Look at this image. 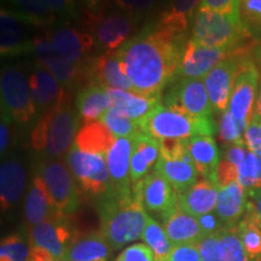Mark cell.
Here are the masks:
<instances>
[{"label":"cell","mask_w":261,"mask_h":261,"mask_svg":"<svg viewBox=\"0 0 261 261\" xmlns=\"http://www.w3.org/2000/svg\"><path fill=\"white\" fill-rule=\"evenodd\" d=\"M185 35H174L160 25L145 28L115 51L135 93L160 96L175 80L184 54Z\"/></svg>","instance_id":"6da1fadb"},{"label":"cell","mask_w":261,"mask_h":261,"mask_svg":"<svg viewBox=\"0 0 261 261\" xmlns=\"http://www.w3.org/2000/svg\"><path fill=\"white\" fill-rule=\"evenodd\" d=\"M100 233L110 246L120 249L143 237L149 215L135 192L119 194L109 190L98 203Z\"/></svg>","instance_id":"7a4b0ae2"},{"label":"cell","mask_w":261,"mask_h":261,"mask_svg":"<svg viewBox=\"0 0 261 261\" xmlns=\"http://www.w3.org/2000/svg\"><path fill=\"white\" fill-rule=\"evenodd\" d=\"M79 114L73 109L69 93L57 106L41 113L31 133L33 148L48 158H57L69 151L79 128Z\"/></svg>","instance_id":"3957f363"},{"label":"cell","mask_w":261,"mask_h":261,"mask_svg":"<svg viewBox=\"0 0 261 261\" xmlns=\"http://www.w3.org/2000/svg\"><path fill=\"white\" fill-rule=\"evenodd\" d=\"M252 35L243 25L241 16L198 9L192 25V39L208 47L234 51L247 46Z\"/></svg>","instance_id":"277c9868"},{"label":"cell","mask_w":261,"mask_h":261,"mask_svg":"<svg viewBox=\"0 0 261 261\" xmlns=\"http://www.w3.org/2000/svg\"><path fill=\"white\" fill-rule=\"evenodd\" d=\"M140 123L142 132L156 139L188 140L194 137H213L215 125L213 117H194L173 112L159 104Z\"/></svg>","instance_id":"5b68a950"},{"label":"cell","mask_w":261,"mask_h":261,"mask_svg":"<svg viewBox=\"0 0 261 261\" xmlns=\"http://www.w3.org/2000/svg\"><path fill=\"white\" fill-rule=\"evenodd\" d=\"M3 114L21 125H27L37 115L38 109L32 98L31 85L18 68L3 69L0 76Z\"/></svg>","instance_id":"8992f818"},{"label":"cell","mask_w":261,"mask_h":261,"mask_svg":"<svg viewBox=\"0 0 261 261\" xmlns=\"http://www.w3.org/2000/svg\"><path fill=\"white\" fill-rule=\"evenodd\" d=\"M71 174L84 192L92 196H104L112 188L107 155L83 151L73 144L67 155Z\"/></svg>","instance_id":"52a82bcc"},{"label":"cell","mask_w":261,"mask_h":261,"mask_svg":"<svg viewBox=\"0 0 261 261\" xmlns=\"http://www.w3.org/2000/svg\"><path fill=\"white\" fill-rule=\"evenodd\" d=\"M259 69L252 54L247 55L241 63L228 104V112L238 122L243 135L253 120L254 106L259 89Z\"/></svg>","instance_id":"ba28073f"},{"label":"cell","mask_w":261,"mask_h":261,"mask_svg":"<svg viewBox=\"0 0 261 261\" xmlns=\"http://www.w3.org/2000/svg\"><path fill=\"white\" fill-rule=\"evenodd\" d=\"M254 46L255 45H247V46L238 48L230 57L215 65L203 77L211 104L217 112H226L241 63L247 55L252 54L250 51H253Z\"/></svg>","instance_id":"9c48e42d"},{"label":"cell","mask_w":261,"mask_h":261,"mask_svg":"<svg viewBox=\"0 0 261 261\" xmlns=\"http://www.w3.org/2000/svg\"><path fill=\"white\" fill-rule=\"evenodd\" d=\"M33 52L39 64L50 70L63 87H83L91 81L89 67H81L62 57L52 44L51 35L34 37Z\"/></svg>","instance_id":"30bf717a"},{"label":"cell","mask_w":261,"mask_h":261,"mask_svg":"<svg viewBox=\"0 0 261 261\" xmlns=\"http://www.w3.org/2000/svg\"><path fill=\"white\" fill-rule=\"evenodd\" d=\"M84 23L91 32L97 45L108 51L121 47L128 40L135 27V21L130 15L122 12H110L109 15H104L102 10L98 12L86 10Z\"/></svg>","instance_id":"8fae6325"},{"label":"cell","mask_w":261,"mask_h":261,"mask_svg":"<svg viewBox=\"0 0 261 261\" xmlns=\"http://www.w3.org/2000/svg\"><path fill=\"white\" fill-rule=\"evenodd\" d=\"M168 109L194 117H210L213 114L207 89L202 79H178L169 86L165 98Z\"/></svg>","instance_id":"7c38bea8"},{"label":"cell","mask_w":261,"mask_h":261,"mask_svg":"<svg viewBox=\"0 0 261 261\" xmlns=\"http://www.w3.org/2000/svg\"><path fill=\"white\" fill-rule=\"evenodd\" d=\"M38 174L46 185L52 205L60 213L67 215L76 211L79 196L71 172L64 163L60 161L41 163Z\"/></svg>","instance_id":"4fadbf2b"},{"label":"cell","mask_w":261,"mask_h":261,"mask_svg":"<svg viewBox=\"0 0 261 261\" xmlns=\"http://www.w3.org/2000/svg\"><path fill=\"white\" fill-rule=\"evenodd\" d=\"M234 51L203 46L195 41L194 39H190L185 45L181 62L179 64L177 75H175V80L203 79L215 65L230 57Z\"/></svg>","instance_id":"5bb4252c"},{"label":"cell","mask_w":261,"mask_h":261,"mask_svg":"<svg viewBox=\"0 0 261 261\" xmlns=\"http://www.w3.org/2000/svg\"><path fill=\"white\" fill-rule=\"evenodd\" d=\"M133 192L145 211L161 214L162 220L178 205L177 192L158 172L150 173L133 185Z\"/></svg>","instance_id":"9a60e30c"},{"label":"cell","mask_w":261,"mask_h":261,"mask_svg":"<svg viewBox=\"0 0 261 261\" xmlns=\"http://www.w3.org/2000/svg\"><path fill=\"white\" fill-rule=\"evenodd\" d=\"M73 241V232L64 214L55 215L31 228V246L44 248L56 260L63 261Z\"/></svg>","instance_id":"2e32d148"},{"label":"cell","mask_w":261,"mask_h":261,"mask_svg":"<svg viewBox=\"0 0 261 261\" xmlns=\"http://www.w3.org/2000/svg\"><path fill=\"white\" fill-rule=\"evenodd\" d=\"M55 48L67 61L81 67H89L96 40L90 33H83L71 27H61L51 34Z\"/></svg>","instance_id":"e0dca14e"},{"label":"cell","mask_w":261,"mask_h":261,"mask_svg":"<svg viewBox=\"0 0 261 261\" xmlns=\"http://www.w3.org/2000/svg\"><path fill=\"white\" fill-rule=\"evenodd\" d=\"M32 23L11 9L0 11V54L2 56H17L33 51V40L27 37L25 28Z\"/></svg>","instance_id":"ac0fdd59"},{"label":"cell","mask_w":261,"mask_h":261,"mask_svg":"<svg viewBox=\"0 0 261 261\" xmlns=\"http://www.w3.org/2000/svg\"><path fill=\"white\" fill-rule=\"evenodd\" d=\"M133 154V137L116 138L112 148L107 152V165L109 169L112 188L119 194L133 191L130 181V160Z\"/></svg>","instance_id":"d6986e66"},{"label":"cell","mask_w":261,"mask_h":261,"mask_svg":"<svg viewBox=\"0 0 261 261\" xmlns=\"http://www.w3.org/2000/svg\"><path fill=\"white\" fill-rule=\"evenodd\" d=\"M89 70L91 81L100 84L104 87L135 92L133 85L125 74L115 51H108L104 55L93 58L89 64Z\"/></svg>","instance_id":"ffe728a7"},{"label":"cell","mask_w":261,"mask_h":261,"mask_svg":"<svg viewBox=\"0 0 261 261\" xmlns=\"http://www.w3.org/2000/svg\"><path fill=\"white\" fill-rule=\"evenodd\" d=\"M32 98L38 112H46L57 106L68 92L50 70L39 64L29 76Z\"/></svg>","instance_id":"44dd1931"},{"label":"cell","mask_w":261,"mask_h":261,"mask_svg":"<svg viewBox=\"0 0 261 261\" xmlns=\"http://www.w3.org/2000/svg\"><path fill=\"white\" fill-rule=\"evenodd\" d=\"M219 189L210 179H201L190 189L178 194V204L192 217L200 218L212 213L217 207Z\"/></svg>","instance_id":"7402d4cb"},{"label":"cell","mask_w":261,"mask_h":261,"mask_svg":"<svg viewBox=\"0 0 261 261\" xmlns=\"http://www.w3.org/2000/svg\"><path fill=\"white\" fill-rule=\"evenodd\" d=\"M163 228L172 246L198 243L205 236L197 218L182 211L179 204L163 219Z\"/></svg>","instance_id":"603a6c76"},{"label":"cell","mask_w":261,"mask_h":261,"mask_svg":"<svg viewBox=\"0 0 261 261\" xmlns=\"http://www.w3.org/2000/svg\"><path fill=\"white\" fill-rule=\"evenodd\" d=\"M161 158L159 139L139 132L133 137V154L130 160V181L132 185L143 180L149 171Z\"/></svg>","instance_id":"cb8c5ba5"},{"label":"cell","mask_w":261,"mask_h":261,"mask_svg":"<svg viewBox=\"0 0 261 261\" xmlns=\"http://www.w3.org/2000/svg\"><path fill=\"white\" fill-rule=\"evenodd\" d=\"M75 104L80 122L89 125L96 122L97 120L99 121L100 117L110 108V99L106 87L94 81H90L77 92Z\"/></svg>","instance_id":"d4e9b609"},{"label":"cell","mask_w":261,"mask_h":261,"mask_svg":"<svg viewBox=\"0 0 261 261\" xmlns=\"http://www.w3.org/2000/svg\"><path fill=\"white\" fill-rule=\"evenodd\" d=\"M57 214H62L51 203L46 185L40 175H35L25 196L24 219L31 228L44 223Z\"/></svg>","instance_id":"484cf974"},{"label":"cell","mask_w":261,"mask_h":261,"mask_svg":"<svg viewBox=\"0 0 261 261\" xmlns=\"http://www.w3.org/2000/svg\"><path fill=\"white\" fill-rule=\"evenodd\" d=\"M110 99V108L115 109L133 121L140 122L148 114L160 104L161 97H144L135 92L106 87Z\"/></svg>","instance_id":"4316f807"},{"label":"cell","mask_w":261,"mask_h":261,"mask_svg":"<svg viewBox=\"0 0 261 261\" xmlns=\"http://www.w3.org/2000/svg\"><path fill=\"white\" fill-rule=\"evenodd\" d=\"M27 174L21 162L8 160L0 168V202L2 211H9L19 201L23 195Z\"/></svg>","instance_id":"83f0119b"},{"label":"cell","mask_w":261,"mask_h":261,"mask_svg":"<svg viewBox=\"0 0 261 261\" xmlns=\"http://www.w3.org/2000/svg\"><path fill=\"white\" fill-rule=\"evenodd\" d=\"M247 204L246 189L238 181H233L219 189L215 213L225 226H233L243 218Z\"/></svg>","instance_id":"f1b7e54d"},{"label":"cell","mask_w":261,"mask_h":261,"mask_svg":"<svg viewBox=\"0 0 261 261\" xmlns=\"http://www.w3.org/2000/svg\"><path fill=\"white\" fill-rule=\"evenodd\" d=\"M187 149L198 174L213 181L220 163V152L213 137H194L187 140Z\"/></svg>","instance_id":"f546056e"},{"label":"cell","mask_w":261,"mask_h":261,"mask_svg":"<svg viewBox=\"0 0 261 261\" xmlns=\"http://www.w3.org/2000/svg\"><path fill=\"white\" fill-rule=\"evenodd\" d=\"M114 248L102 233L93 232L74 238L63 261H108Z\"/></svg>","instance_id":"4dcf8cb0"},{"label":"cell","mask_w":261,"mask_h":261,"mask_svg":"<svg viewBox=\"0 0 261 261\" xmlns=\"http://www.w3.org/2000/svg\"><path fill=\"white\" fill-rule=\"evenodd\" d=\"M155 172L167 180L175 192L181 194L197 182L198 172L191 159L166 160L160 158L155 166Z\"/></svg>","instance_id":"1f68e13d"},{"label":"cell","mask_w":261,"mask_h":261,"mask_svg":"<svg viewBox=\"0 0 261 261\" xmlns=\"http://www.w3.org/2000/svg\"><path fill=\"white\" fill-rule=\"evenodd\" d=\"M115 136L100 121L84 125L77 132L74 145L83 151L107 155L115 142Z\"/></svg>","instance_id":"d6a6232c"},{"label":"cell","mask_w":261,"mask_h":261,"mask_svg":"<svg viewBox=\"0 0 261 261\" xmlns=\"http://www.w3.org/2000/svg\"><path fill=\"white\" fill-rule=\"evenodd\" d=\"M237 226L250 261H261V225L253 202H248L246 213Z\"/></svg>","instance_id":"836d02e7"},{"label":"cell","mask_w":261,"mask_h":261,"mask_svg":"<svg viewBox=\"0 0 261 261\" xmlns=\"http://www.w3.org/2000/svg\"><path fill=\"white\" fill-rule=\"evenodd\" d=\"M198 3L200 0H173L171 9L162 12L159 25L171 34L185 35Z\"/></svg>","instance_id":"e575fe53"},{"label":"cell","mask_w":261,"mask_h":261,"mask_svg":"<svg viewBox=\"0 0 261 261\" xmlns=\"http://www.w3.org/2000/svg\"><path fill=\"white\" fill-rule=\"evenodd\" d=\"M12 11L24 17L34 27H47L55 22L56 14L51 11L45 0H9Z\"/></svg>","instance_id":"d590c367"},{"label":"cell","mask_w":261,"mask_h":261,"mask_svg":"<svg viewBox=\"0 0 261 261\" xmlns=\"http://www.w3.org/2000/svg\"><path fill=\"white\" fill-rule=\"evenodd\" d=\"M142 238L146 246L152 250L156 261H168L173 246L165 228L158 221L149 217Z\"/></svg>","instance_id":"8d00e7d4"},{"label":"cell","mask_w":261,"mask_h":261,"mask_svg":"<svg viewBox=\"0 0 261 261\" xmlns=\"http://www.w3.org/2000/svg\"><path fill=\"white\" fill-rule=\"evenodd\" d=\"M225 261H250L238 232V226H225L218 232Z\"/></svg>","instance_id":"74e56055"},{"label":"cell","mask_w":261,"mask_h":261,"mask_svg":"<svg viewBox=\"0 0 261 261\" xmlns=\"http://www.w3.org/2000/svg\"><path fill=\"white\" fill-rule=\"evenodd\" d=\"M99 121L104 123L110 132L115 136V138H122V137H135L142 132L140 123L133 121L132 119L127 117L113 108H109L104 115L100 117Z\"/></svg>","instance_id":"f35d334b"},{"label":"cell","mask_w":261,"mask_h":261,"mask_svg":"<svg viewBox=\"0 0 261 261\" xmlns=\"http://www.w3.org/2000/svg\"><path fill=\"white\" fill-rule=\"evenodd\" d=\"M238 182L248 191L261 189V156L249 150L247 158L237 166Z\"/></svg>","instance_id":"ab89813d"},{"label":"cell","mask_w":261,"mask_h":261,"mask_svg":"<svg viewBox=\"0 0 261 261\" xmlns=\"http://www.w3.org/2000/svg\"><path fill=\"white\" fill-rule=\"evenodd\" d=\"M242 136V129H241L238 122L234 120V117L231 115V113L228 110L221 113L219 121H218V138H219V142L227 146L233 144L244 145V138Z\"/></svg>","instance_id":"60d3db41"},{"label":"cell","mask_w":261,"mask_h":261,"mask_svg":"<svg viewBox=\"0 0 261 261\" xmlns=\"http://www.w3.org/2000/svg\"><path fill=\"white\" fill-rule=\"evenodd\" d=\"M241 18L252 37H261V0H241Z\"/></svg>","instance_id":"b9f144b4"},{"label":"cell","mask_w":261,"mask_h":261,"mask_svg":"<svg viewBox=\"0 0 261 261\" xmlns=\"http://www.w3.org/2000/svg\"><path fill=\"white\" fill-rule=\"evenodd\" d=\"M0 256L8 257L11 261H29L31 249L21 236L11 234L2 241Z\"/></svg>","instance_id":"7bdbcfd3"},{"label":"cell","mask_w":261,"mask_h":261,"mask_svg":"<svg viewBox=\"0 0 261 261\" xmlns=\"http://www.w3.org/2000/svg\"><path fill=\"white\" fill-rule=\"evenodd\" d=\"M202 261H225L218 233L205 234L198 242Z\"/></svg>","instance_id":"ee69618b"},{"label":"cell","mask_w":261,"mask_h":261,"mask_svg":"<svg viewBox=\"0 0 261 261\" xmlns=\"http://www.w3.org/2000/svg\"><path fill=\"white\" fill-rule=\"evenodd\" d=\"M161 158L166 160H189L191 159L187 149V140L181 139H159Z\"/></svg>","instance_id":"f6af8a7d"},{"label":"cell","mask_w":261,"mask_h":261,"mask_svg":"<svg viewBox=\"0 0 261 261\" xmlns=\"http://www.w3.org/2000/svg\"><path fill=\"white\" fill-rule=\"evenodd\" d=\"M233 181H238L237 166L226 161V160H221L217 171H215L213 182L217 185L218 189H220Z\"/></svg>","instance_id":"bcb514c9"},{"label":"cell","mask_w":261,"mask_h":261,"mask_svg":"<svg viewBox=\"0 0 261 261\" xmlns=\"http://www.w3.org/2000/svg\"><path fill=\"white\" fill-rule=\"evenodd\" d=\"M115 261H156L152 250L143 243H136L126 248Z\"/></svg>","instance_id":"7dc6e473"},{"label":"cell","mask_w":261,"mask_h":261,"mask_svg":"<svg viewBox=\"0 0 261 261\" xmlns=\"http://www.w3.org/2000/svg\"><path fill=\"white\" fill-rule=\"evenodd\" d=\"M241 0H201L200 9L221 12L234 16H241Z\"/></svg>","instance_id":"c3c4849f"},{"label":"cell","mask_w":261,"mask_h":261,"mask_svg":"<svg viewBox=\"0 0 261 261\" xmlns=\"http://www.w3.org/2000/svg\"><path fill=\"white\" fill-rule=\"evenodd\" d=\"M168 261H202L198 243L173 246Z\"/></svg>","instance_id":"681fc988"},{"label":"cell","mask_w":261,"mask_h":261,"mask_svg":"<svg viewBox=\"0 0 261 261\" xmlns=\"http://www.w3.org/2000/svg\"><path fill=\"white\" fill-rule=\"evenodd\" d=\"M244 145L254 154L261 156V122L252 121L243 135Z\"/></svg>","instance_id":"f907efd6"},{"label":"cell","mask_w":261,"mask_h":261,"mask_svg":"<svg viewBox=\"0 0 261 261\" xmlns=\"http://www.w3.org/2000/svg\"><path fill=\"white\" fill-rule=\"evenodd\" d=\"M117 8L129 12H144L155 6V0H112Z\"/></svg>","instance_id":"816d5d0a"},{"label":"cell","mask_w":261,"mask_h":261,"mask_svg":"<svg viewBox=\"0 0 261 261\" xmlns=\"http://www.w3.org/2000/svg\"><path fill=\"white\" fill-rule=\"evenodd\" d=\"M54 14L76 16L77 5L75 0H45Z\"/></svg>","instance_id":"f5cc1de1"},{"label":"cell","mask_w":261,"mask_h":261,"mask_svg":"<svg viewBox=\"0 0 261 261\" xmlns=\"http://www.w3.org/2000/svg\"><path fill=\"white\" fill-rule=\"evenodd\" d=\"M198 223H200L202 230L205 234H212V233H218L219 231L223 230L225 225L223 221L220 220V218L218 217L217 213H208L202 215V217L197 218Z\"/></svg>","instance_id":"db71d44e"},{"label":"cell","mask_w":261,"mask_h":261,"mask_svg":"<svg viewBox=\"0 0 261 261\" xmlns=\"http://www.w3.org/2000/svg\"><path fill=\"white\" fill-rule=\"evenodd\" d=\"M244 146L246 145H242V144L228 145L224 151V160L233 163L234 166H238L244 159L247 158L248 152H249V150L244 148Z\"/></svg>","instance_id":"11a10c76"},{"label":"cell","mask_w":261,"mask_h":261,"mask_svg":"<svg viewBox=\"0 0 261 261\" xmlns=\"http://www.w3.org/2000/svg\"><path fill=\"white\" fill-rule=\"evenodd\" d=\"M10 120H11L10 117L2 114V123H0V152H2V155H4V152L8 150L10 144Z\"/></svg>","instance_id":"9f6ffc18"},{"label":"cell","mask_w":261,"mask_h":261,"mask_svg":"<svg viewBox=\"0 0 261 261\" xmlns=\"http://www.w3.org/2000/svg\"><path fill=\"white\" fill-rule=\"evenodd\" d=\"M29 261H55V256L44 248L31 246V260Z\"/></svg>","instance_id":"6f0895ef"},{"label":"cell","mask_w":261,"mask_h":261,"mask_svg":"<svg viewBox=\"0 0 261 261\" xmlns=\"http://www.w3.org/2000/svg\"><path fill=\"white\" fill-rule=\"evenodd\" d=\"M252 121L261 122V81L259 84V89H257L256 100H255V106H254V113H253Z\"/></svg>","instance_id":"680465c9"},{"label":"cell","mask_w":261,"mask_h":261,"mask_svg":"<svg viewBox=\"0 0 261 261\" xmlns=\"http://www.w3.org/2000/svg\"><path fill=\"white\" fill-rule=\"evenodd\" d=\"M249 192L250 195L253 196V200H254L253 203L255 205L257 219H259L260 225H261V189H256V190H252Z\"/></svg>","instance_id":"91938a15"},{"label":"cell","mask_w":261,"mask_h":261,"mask_svg":"<svg viewBox=\"0 0 261 261\" xmlns=\"http://www.w3.org/2000/svg\"><path fill=\"white\" fill-rule=\"evenodd\" d=\"M86 10L91 12H98L102 10V4L104 0H83Z\"/></svg>","instance_id":"94428289"},{"label":"cell","mask_w":261,"mask_h":261,"mask_svg":"<svg viewBox=\"0 0 261 261\" xmlns=\"http://www.w3.org/2000/svg\"><path fill=\"white\" fill-rule=\"evenodd\" d=\"M252 57L254 62H255L257 69L261 71V40L255 42V46L253 47Z\"/></svg>","instance_id":"6125c7cd"},{"label":"cell","mask_w":261,"mask_h":261,"mask_svg":"<svg viewBox=\"0 0 261 261\" xmlns=\"http://www.w3.org/2000/svg\"><path fill=\"white\" fill-rule=\"evenodd\" d=\"M55 261H62V260H55Z\"/></svg>","instance_id":"be15d7a7"}]
</instances>
